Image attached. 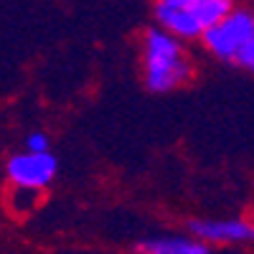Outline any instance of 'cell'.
<instances>
[{
	"label": "cell",
	"instance_id": "6da1fadb",
	"mask_svg": "<svg viewBox=\"0 0 254 254\" xmlns=\"http://www.w3.org/2000/svg\"><path fill=\"white\" fill-rule=\"evenodd\" d=\"M140 74L147 92L168 94L193 79L196 66L186 41L158 26L147 28L140 44Z\"/></svg>",
	"mask_w": 254,
	"mask_h": 254
},
{
	"label": "cell",
	"instance_id": "8992f818",
	"mask_svg": "<svg viewBox=\"0 0 254 254\" xmlns=\"http://www.w3.org/2000/svg\"><path fill=\"white\" fill-rule=\"evenodd\" d=\"M145 254H206L211 252L201 239L193 234H158V237H145L135 247Z\"/></svg>",
	"mask_w": 254,
	"mask_h": 254
},
{
	"label": "cell",
	"instance_id": "52a82bcc",
	"mask_svg": "<svg viewBox=\"0 0 254 254\" xmlns=\"http://www.w3.org/2000/svg\"><path fill=\"white\" fill-rule=\"evenodd\" d=\"M26 150H51L49 147V137L44 135V132H31V135H26Z\"/></svg>",
	"mask_w": 254,
	"mask_h": 254
},
{
	"label": "cell",
	"instance_id": "7a4b0ae2",
	"mask_svg": "<svg viewBox=\"0 0 254 254\" xmlns=\"http://www.w3.org/2000/svg\"><path fill=\"white\" fill-rule=\"evenodd\" d=\"M234 5V0H155V26L176 38L193 44Z\"/></svg>",
	"mask_w": 254,
	"mask_h": 254
},
{
	"label": "cell",
	"instance_id": "3957f363",
	"mask_svg": "<svg viewBox=\"0 0 254 254\" xmlns=\"http://www.w3.org/2000/svg\"><path fill=\"white\" fill-rule=\"evenodd\" d=\"M252 41H254V10L244 5H231L201 36L206 54L221 64H239Z\"/></svg>",
	"mask_w": 254,
	"mask_h": 254
},
{
	"label": "cell",
	"instance_id": "ba28073f",
	"mask_svg": "<svg viewBox=\"0 0 254 254\" xmlns=\"http://www.w3.org/2000/svg\"><path fill=\"white\" fill-rule=\"evenodd\" d=\"M237 66H242V69H247L249 74H254V41L249 44V49L244 51V56L239 59V64H237Z\"/></svg>",
	"mask_w": 254,
	"mask_h": 254
},
{
	"label": "cell",
	"instance_id": "5b68a950",
	"mask_svg": "<svg viewBox=\"0 0 254 254\" xmlns=\"http://www.w3.org/2000/svg\"><path fill=\"white\" fill-rule=\"evenodd\" d=\"M59 171V160L51 150H20L10 155L5 173L13 186L20 188H33V190H44L51 186Z\"/></svg>",
	"mask_w": 254,
	"mask_h": 254
},
{
	"label": "cell",
	"instance_id": "277c9868",
	"mask_svg": "<svg viewBox=\"0 0 254 254\" xmlns=\"http://www.w3.org/2000/svg\"><path fill=\"white\" fill-rule=\"evenodd\" d=\"M188 231L208 249L254 247V221L247 216H214L188 221Z\"/></svg>",
	"mask_w": 254,
	"mask_h": 254
}]
</instances>
